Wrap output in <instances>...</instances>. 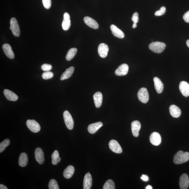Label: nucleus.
Masks as SVG:
<instances>
[{
    "label": "nucleus",
    "instance_id": "1",
    "mask_svg": "<svg viewBox=\"0 0 189 189\" xmlns=\"http://www.w3.org/2000/svg\"><path fill=\"white\" fill-rule=\"evenodd\" d=\"M189 160V153L187 152L184 153L183 151H180L174 156L173 162L175 164L184 163Z\"/></svg>",
    "mask_w": 189,
    "mask_h": 189
},
{
    "label": "nucleus",
    "instance_id": "2",
    "mask_svg": "<svg viewBox=\"0 0 189 189\" xmlns=\"http://www.w3.org/2000/svg\"><path fill=\"white\" fill-rule=\"evenodd\" d=\"M166 45L162 42H156L150 43L149 48L153 52L160 53L163 51L165 49Z\"/></svg>",
    "mask_w": 189,
    "mask_h": 189
},
{
    "label": "nucleus",
    "instance_id": "3",
    "mask_svg": "<svg viewBox=\"0 0 189 189\" xmlns=\"http://www.w3.org/2000/svg\"><path fill=\"white\" fill-rule=\"evenodd\" d=\"M10 30H11L12 33L16 37H19L20 36V27L16 18H12L10 20Z\"/></svg>",
    "mask_w": 189,
    "mask_h": 189
},
{
    "label": "nucleus",
    "instance_id": "4",
    "mask_svg": "<svg viewBox=\"0 0 189 189\" xmlns=\"http://www.w3.org/2000/svg\"><path fill=\"white\" fill-rule=\"evenodd\" d=\"M63 116L67 128L69 130H72L74 128V121L70 113L68 111H65L63 114Z\"/></svg>",
    "mask_w": 189,
    "mask_h": 189
},
{
    "label": "nucleus",
    "instance_id": "5",
    "mask_svg": "<svg viewBox=\"0 0 189 189\" xmlns=\"http://www.w3.org/2000/svg\"><path fill=\"white\" fill-rule=\"evenodd\" d=\"M137 96L139 100L143 103H146L149 101V94L146 88H141L138 91Z\"/></svg>",
    "mask_w": 189,
    "mask_h": 189
},
{
    "label": "nucleus",
    "instance_id": "6",
    "mask_svg": "<svg viewBox=\"0 0 189 189\" xmlns=\"http://www.w3.org/2000/svg\"><path fill=\"white\" fill-rule=\"evenodd\" d=\"M27 125L30 131L34 133L38 132L41 129L40 124L35 120L29 119L27 121Z\"/></svg>",
    "mask_w": 189,
    "mask_h": 189
},
{
    "label": "nucleus",
    "instance_id": "7",
    "mask_svg": "<svg viewBox=\"0 0 189 189\" xmlns=\"http://www.w3.org/2000/svg\"><path fill=\"white\" fill-rule=\"evenodd\" d=\"M109 146L111 150L116 153H122L123 150L122 148L119 145V143L115 140H112L110 141Z\"/></svg>",
    "mask_w": 189,
    "mask_h": 189
},
{
    "label": "nucleus",
    "instance_id": "8",
    "mask_svg": "<svg viewBox=\"0 0 189 189\" xmlns=\"http://www.w3.org/2000/svg\"><path fill=\"white\" fill-rule=\"evenodd\" d=\"M35 157L39 164L42 165L45 161L44 153L43 150L40 147L37 148L35 151Z\"/></svg>",
    "mask_w": 189,
    "mask_h": 189
},
{
    "label": "nucleus",
    "instance_id": "9",
    "mask_svg": "<svg viewBox=\"0 0 189 189\" xmlns=\"http://www.w3.org/2000/svg\"><path fill=\"white\" fill-rule=\"evenodd\" d=\"M150 140L152 144L158 146L161 143V137L158 132H153L150 136Z\"/></svg>",
    "mask_w": 189,
    "mask_h": 189
},
{
    "label": "nucleus",
    "instance_id": "10",
    "mask_svg": "<svg viewBox=\"0 0 189 189\" xmlns=\"http://www.w3.org/2000/svg\"><path fill=\"white\" fill-rule=\"evenodd\" d=\"M189 184V179L188 175L184 173L180 176L179 180V186L180 189H187Z\"/></svg>",
    "mask_w": 189,
    "mask_h": 189
},
{
    "label": "nucleus",
    "instance_id": "11",
    "mask_svg": "<svg viewBox=\"0 0 189 189\" xmlns=\"http://www.w3.org/2000/svg\"><path fill=\"white\" fill-rule=\"evenodd\" d=\"M108 46L105 43L100 44L98 48L99 55L102 58H105L107 56L109 52Z\"/></svg>",
    "mask_w": 189,
    "mask_h": 189
},
{
    "label": "nucleus",
    "instance_id": "12",
    "mask_svg": "<svg viewBox=\"0 0 189 189\" xmlns=\"http://www.w3.org/2000/svg\"><path fill=\"white\" fill-rule=\"evenodd\" d=\"M129 69V67L127 64H121L116 69L115 71V74L116 75L119 76L125 75L128 74Z\"/></svg>",
    "mask_w": 189,
    "mask_h": 189
},
{
    "label": "nucleus",
    "instance_id": "13",
    "mask_svg": "<svg viewBox=\"0 0 189 189\" xmlns=\"http://www.w3.org/2000/svg\"><path fill=\"white\" fill-rule=\"evenodd\" d=\"M179 90L182 94L185 97L189 96V84L184 81L180 82L179 85Z\"/></svg>",
    "mask_w": 189,
    "mask_h": 189
},
{
    "label": "nucleus",
    "instance_id": "14",
    "mask_svg": "<svg viewBox=\"0 0 189 189\" xmlns=\"http://www.w3.org/2000/svg\"><path fill=\"white\" fill-rule=\"evenodd\" d=\"M2 49L7 57L11 59H14L15 56L14 54L13 51L11 47L9 44L8 43L4 44L2 46Z\"/></svg>",
    "mask_w": 189,
    "mask_h": 189
},
{
    "label": "nucleus",
    "instance_id": "15",
    "mask_svg": "<svg viewBox=\"0 0 189 189\" xmlns=\"http://www.w3.org/2000/svg\"><path fill=\"white\" fill-rule=\"evenodd\" d=\"M132 134L135 137H138L139 135V132L140 131L141 125L140 121H135L131 123V125Z\"/></svg>",
    "mask_w": 189,
    "mask_h": 189
},
{
    "label": "nucleus",
    "instance_id": "16",
    "mask_svg": "<svg viewBox=\"0 0 189 189\" xmlns=\"http://www.w3.org/2000/svg\"><path fill=\"white\" fill-rule=\"evenodd\" d=\"M92 184V178L90 172L86 174L83 180V189H90Z\"/></svg>",
    "mask_w": 189,
    "mask_h": 189
},
{
    "label": "nucleus",
    "instance_id": "17",
    "mask_svg": "<svg viewBox=\"0 0 189 189\" xmlns=\"http://www.w3.org/2000/svg\"><path fill=\"white\" fill-rule=\"evenodd\" d=\"M85 23L89 27L94 29H97L99 27V25L96 21L89 17H85L83 19Z\"/></svg>",
    "mask_w": 189,
    "mask_h": 189
},
{
    "label": "nucleus",
    "instance_id": "18",
    "mask_svg": "<svg viewBox=\"0 0 189 189\" xmlns=\"http://www.w3.org/2000/svg\"><path fill=\"white\" fill-rule=\"evenodd\" d=\"M169 112L172 116L177 118L181 115V112L180 109L175 105H171L169 108Z\"/></svg>",
    "mask_w": 189,
    "mask_h": 189
},
{
    "label": "nucleus",
    "instance_id": "19",
    "mask_svg": "<svg viewBox=\"0 0 189 189\" xmlns=\"http://www.w3.org/2000/svg\"><path fill=\"white\" fill-rule=\"evenodd\" d=\"M4 94L8 100L16 101L18 99V96L12 91L7 89L4 90Z\"/></svg>",
    "mask_w": 189,
    "mask_h": 189
},
{
    "label": "nucleus",
    "instance_id": "20",
    "mask_svg": "<svg viewBox=\"0 0 189 189\" xmlns=\"http://www.w3.org/2000/svg\"><path fill=\"white\" fill-rule=\"evenodd\" d=\"M153 81L156 90L158 94H161L164 90V84L159 78L155 77L153 78Z\"/></svg>",
    "mask_w": 189,
    "mask_h": 189
},
{
    "label": "nucleus",
    "instance_id": "21",
    "mask_svg": "<svg viewBox=\"0 0 189 189\" xmlns=\"http://www.w3.org/2000/svg\"><path fill=\"white\" fill-rule=\"evenodd\" d=\"M110 29L111 30L112 34L116 37L122 39L124 37V34L121 30L118 29L115 25H112L110 26Z\"/></svg>",
    "mask_w": 189,
    "mask_h": 189
},
{
    "label": "nucleus",
    "instance_id": "22",
    "mask_svg": "<svg viewBox=\"0 0 189 189\" xmlns=\"http://www.w3.org/2000/svg\"><path fill=\"white\" fill-rule=\"evenodd\" d=\"M103 125V124L101 122H98L92 124L88 126V130L89 133L90 134H94Z\"/></svg>",
    "mask_w": 189,
    "mask_h": 189
},
{
    "label": "nucleus",
    "instance_id": "23",
    "mask_svg": "<svg viewBox=\"0 0 189 189\" xmlns=\"http://www.w3.org/2000/svg\"><path fill=\"white\" fill-rule=\"evenodd\" d=\"M95 105L97 108H99L101 106L103 100V96L101 93L97 92L93 96Z\"/></svg>",
    "mask_w": 189,
    "mask_h": 189
},
{
    "label": "nucleus",
    "instance_id": "24",
    "mask_svg": "<svg viewBox=\"0 0 189 189\" xmlns=\"http://www.w3.org/2000/svg\"><path fill=\"white\" fill-rule=\"evenodd\" d=\"M75 172V168L72 165H69L65 169L63 175L65 178L69 179L72 177Z\"/></svg>",
    "mask_w": 189,
    "mask_h": 189
},
{
    "label": "nucleus",
    "instance_id": "25",
    "mask_svg": "<svg viewBox=\"0 0 189 189\" xmlns=\"http://www.w3.org/2000/svg\"><path fill=\"white\" fill-rule=\"evenodd\" d=\"M28 162V156L27 153H22L19 156V164L21 167H24L27 165Z\"/></svg>",
    "mask_w": 189,
    "mask_h": 189
},
{
    "label": "nucleus",
    "instance_id": "26",
    "mask_svg": "<svg viewBox=\"0 0 189 189\" xmlns=\"http://www.w3.org/2000/svg\"><path fill=\"white\" fill-rule=\"evenodd\" d=\"M75 68L73 67H71L66 69V71L63 73L60 77V80L62 81L69 79L71 76L74 71Z\"/></svg>",
    "mask_w": 189,
    "mask_h": 189
},
{
    "label": "nucleus",
    "instance_id": "27",
    "mask_svg": "<svg viewBox=\"0 0 189 189\" xmlns=\"http://www.w3.org/2000/svg\"><path fill=\"white\" fill-rule=\"evenodd\" d=\"M52 164L56 165L60 162L61 158L59 157V154L57 150L54 151L52 155Z\"/></svg>",
    "mask_w": 189,
    "mask_h": 189
},
{
    "label": "nucleus",
    "instance_id": "28",
    "mask_svg": "<svg viewBox=\"0 0 189 189\" xmlns=\"http://www.w3.org/2000/svg\"><path fill=\"white\" fill-rule=\"evenodd\" d=\"M77 49L75 48L71 49L68 51L67 54L66 58L68 61H70L75 57L76 54L77 52Z\"/></svg>",
    "mask_w": 189,
    "mask_h": 189
},
{
    "label": "nucleus",
    "instance_id": "29",
    "mask_svg": "<svg viewBox=\"0 0 189 189\" xmlns=\"http://www.w3.org/2000/svg\"><path fill=\"white\" fill-rule=\"evenodd\" d=\"M115 184L114 182L112 179L107 180L106 182L103 187V189H115Z\"/></svg>",
    "mask_w": 189,
    "mask_h": 189
},
{
    "label": "nucleus",
    "instance_id": "30",
    "mask_svg": "<svg viewBox=\"0 0 189 189\" xmlns=\"http://www.w3.org/2000/svg\"><path fill=\"white\" fill-rule=\"evenodd\" d=\"M62 27L65 31H67L70 28L71 26L70 19H64L62 23Z\"/></svg>",
    "mask_w": 189,
    "mask_h": 189
},
{
    "label": "nucleus",
    "instance_id": "31",
    "mask_svg": "<svg viewBox=\"0 0 189 189\" xmlns=\"http://www.w3.org/2000/svg\"><path fill=\"white\" fill-rule=\"evenodd\" d=\"M10 140L8 139H6L2 142L0 144V153H2L6 148L10 144Z\"/></svg>",
    "mask_w": 189,
    "mask_h": 189
},
{
    "label": "nucleus",
    "instance_id": "32",
    "mask_svg": "<svg viewBox=\"0 0 189 189\" xmlns=\"http://www.w3.org/2000/svg\"><path fill=\"white\" fill-rule=\"evenodd\" d=\"M49 189H59L57 181L55 179H52L49 181Z\"/></svg>",
    "mask_w": 189,
    "mask_h": 189
},
{
    "label": "nucleus",
    "instance_id": "33",
    "mask_svg": "<svg viewBox=\"0 0 189 189\" xmlns=\"http://www.w3.org/2000/svg\"><path fill=\"white\" fill-rule=\"evenodd\" d=\"M53 73L51 71H47L43 73L42 75V78L44 80L51 79L53 77Z\"/></svg>",
    "mask_w": 189,
    "mask_h": 189
},
{
    "label": "nucleus",
    "instance_id": "34",
    "mask_svg": "<svg viewBox=\"0 0 189 189\" xmlns=\"http://www.w3.org/2000/svg\"><path fill=\"white\" fill-rule=\"evenodd\" d=\"M166 11V8L164 6H162L160 8L159 10L157 11L155 13V15L156 16H161L164 15Z\"/></svg>",
    "mask_w": 189,
    "mask_h": 189
},
{
    "label": "nucleus",
    "instance_id": "35",
    "mask_svg": "<svg viewBox=\"0 0 189 189\" xmlns=\"http://www.w3.org/2000/svg\"><path fill=\"white\" fill-rule=\"evenodd\" d=\"M43 6L47 9L50 8L52 5L51 0H42Z\"/></svg>",
    "mask_w": 189,
    "mask_h": 189
},
{
    "label": "nucleus",
    "instance_id": "36",
    "mask_svg": "<svg viewBox=\"0 0 189 189\" xmlns=\"http://www.w3.org/2000/svg\"><path fill=\"white\" fill-rule=\"evenodd\" d=\"M41 68L43 71H49L52 68V67L51 65L48 64H44L42 65Z\"/></svg>",
    "mask_w": 189,
    "mask_h": 189
},
{
    "label": "nucleus",
    "instance_id": "37",
    "mask_svg": "<svg viewBox=\"0 0 189 189\" xmlns=\"http://www.w3.org/2000/svg\"><path fill=\"white\" fill-rule=\"evenodd\" d=\"M139 14L137 12L134 13L131 18V20L133 21L134 23L137 24L138 22L139 18Z\"/></svg>",
    "mask_w": 189,
    "mask_h": 189
},
{
    "label": "nucleus",
    "instance_id": "38",
    "mask_svg": "<svg viewBox=\"0 0 189 189\" xmlns=\"http://www.w3.org/2000/svg\"><path fill=\"white\" fill-rule=\"evenodd\" d=\"M183 18L186 22L189 23V11L184 14Z\"/></svg>",
    "mask_w": 189,
    "mask_h": 189
},
{
    "label": "nucleus",
    "instance_id": "39",
    "mask_svg": "<svg viewBox=\"0 0 189 189\" xmlns=\"http://www.w3.org/2000/svg\"><path fill=\"white\" fill-rule=\"evenodd\" d=\"M141 179L143 181H148L149 178L147 175H142V177H141Z\"/></svg>",
    "mask_w": 189,
    "mask_h": 189
},
{
    "label": "nucleus",
    "instance_id": "40",
    "mask_svg": "<svg viewBox=\"0 0 189 189\" xmlns=\"http://www.w3.org/2000/svg\"><path fill=\"white\" fill-rule=\"evenodd\" d=\"M0 189H8V188L3 184H0Z\"/></svg>",
    "mask_w": 189,
    "mask_h": 189
},
{
    "label": "nucleus",
    "instance_id": "41",
    "mask_svg": "<svg viewBox=\"0 0 189 189\" xmlns=\"http://www.w3.org/2000/svg\"><path fill=\"white\" fill-rule=\"evenodd\" d=\"M137 27V24L134 23L133 25H132V28H133V29H135V28H136Z\"/></svg>",
    "mask_w": 189,
    "mask_h": 189
},
{
    "label": "nucleus",
    "instance_id": "42",
    "mask_svg": "<svg viewBox=\"0 0 189 189\" xmlns=\"http://www.w3.org/2000/svg\"><path fill=\"white\" fill-rule=\"evenodd\" d=\"M145 188L146 189H152L153 188H152V186L150 185H148Z\"/></svg>",
    "mask_w": 189,
    "mask_h": 189
},
{
    "label": "nucleus",
    "instance_id": "43",
    "mask_svg": "<svg viewBox=\"0 0 189 189\" xmlns=\"http://www.w3.org/2000/svg\"><path fill=\"white\" fill-rule=\"evenodd\" d=\"M186 44L187 45V46L189 48V39L187 41Z\"/></svg>",
    "mask_w": 189,
    "mask_h": 189
}]
</instances>
